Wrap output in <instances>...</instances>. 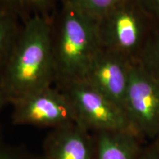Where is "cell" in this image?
<instances>
[{"instance_id":"cell-1","label":"cell","mask_w":159,"mask_h":159,"mask_svg":"<svg viewBox=\"0 0 159 159\" xmlns=\"http://www.w3.org/2000/svg\"><path fill=\"white\" fill-rule=\"evenodd\" d=\"M10 99L51 86L55 78L51 21L40 13L30 18L0 71Z\"/></svg>"},{"instance_id":"cell-2","label":"cell","mask_w":159,"mask_h":159,"mask_svg":"<svg viewBox=\"0 0 159 159\" xmlns=\"http://www.w3.org/2000/svg\"><path fill=\"white\" fill-rule=\"evenodd\" d=\"M58 27L53 39L55 78L60 83L83 80L102 48L97 22L65 0Z\"/></svg>"},{"instance_id":"cell-3","label":"cell","mask_w":159,"mask_h":159,"mask_svg":"<svg viewBox=\"0 0 159 159\" xmlns=\"http://www.w3.org/2000/svg\"><path fill=\"white\" fill-rule=\"evenodd\" d=\"M156 21L139 0H122L97 21L103 49L138 61Z\"/></svg>"},{"instance_id":"cell-4","label":"cell","mask_w":159,"mask_h":159,"mask_svg":"<svg viewBox=\"0 0 159 159\" xmlns=\"http://www.w3.org/2000/svg\"><path fill=\"white\" fill-rule=\"evenodd\" d=\"M74 109L77 123L89 132H130L139 134L124 109L84 80L61 83Z\"/></svg>"},{"instance_id":"cell-5","label":"cell","mask_w":159,"mask_h":159,"mask_svg":"<svg viewBox=\"0 0 159 159\" xmlns=\"http://www.w3.org/2000/svg\"><path fill=\"white\" fill-rule=\"evenodd\" d=\"M14 125L59 128L77 122L76 115L64 93L51 86L11 99Z\"/></svg>"},{"instance_id":"cell-6","label":"cell","mask_w":159,"mask_h":159,"mask_svg":"<svg viewBox=\"0 0 159 159\" xmlns=\"http://www.w3.org/2000/svg\"><path fill=\"white\" fill-rule=\"evenodd\" d=\"M124 109L142 139L158 136L159 83L136 61H130Z\"/></svg>"},{"instance_id":"cell-7","label":"cell","mask_w":159,"mask_h":159,"mask_svg":"<svg viewBox=\"0 0 159 159\" xmlns=\"http://www.w3.org/2000/svg\"><path fill=\"white\" fill-rule=\"evenodd\" d=\"M130 64L122 55L102 48L83 80L124 109Z\"/></svg>"},{"instance_id":"cell-8","label":"cell","mask_w":159,"mask_h":159,"mask_svg":"<svg viewBox=\"0 0 159 159\" xmlns=\"http://www.w3.org/2000/svg\"><path fill=\"white\" fill-rule=\"evenodd\" d=\"M42 159H95L91 132L75 122L51 129L42 144Z\"/></svg>"},{"instance_id":"cell-9","label":"cell","mask_w":159,"mask_h":159,"mask_svg":"<svg viewBox=\"0 0 159 159\" xmlns=\"http://www.w3.org/2000/svg\"><path fill=\"white\" fill-rule=\"evenodd\" d=\"M95 159H139L143 139L130 132H99L94 135Z\"/></svg>"},{"instance_id":"cell-10","label":"cell","mask_w":159,"mask_h":159,"mask_svg":"<svg viewBox=\"0 0 159 159\" xmlns=\"http://www.w3.org/2000/svg\"><path fill=\"white\" fill-rule=\"evenodd\" d=\"M16 13L6 7L0 8V71L9 57L19 33Z\"/></svg>"},{"instance_id":"cell-11","label":"cell","mask_w":159,"mask_h":159,"mask_svg":"<svg viewBox=\"0 0 159 159\" xmlns=\"http://www.w3.org/2000/svg\"><path fill=\"white\" fill-rule=\"evenodd\" d=\"M138 62L159 83V24L156 22Z\"/></svg>"},{"instance_id":"cell-12","label":"cell","mask_w":159,"mask_h":159,"mask_svg":"<svg viewBox=\"0 0 159 159\" xmlns=\"http://www.w3.org/2000/svg\"><path fill=\"white\" fill-rule=\"evenodd\" d=\"M83 14L98 21L122 0H66Z\"/></svg>"},{"instance_id":"cell-13","label":"cell","mask_w":159,"mask_h":159,"mask_svg":"<svg viewBox=\"0 0 159 159\" xmlns=\"http://www.w3.org/2000/svg\"><path fill=\"white\" fill-rule=\"evenodd\" d=\"M0 159H42L22 144H15L6 138L0 125Z\"/></svg>"},{"instance_id":"cell-14","label":"cell","mask_w":159,"mask_h":159,"mask_svg":"<svg viewBox=\"0 0 159 159\" xmlns=\"http://www.w3.org/2000/svg\"><path fill=\"white\" fill-rule=\"evenodd\" d=\"M52 0H0V6L6 7L15 13L21 9H33L40 12L51 4Z\"/></svg>"},{"instance_id":"cell-15","label":"cell","mask_w":159,"mask_h":159,"mask_svg":"<svg viewBox=\"0 0 159 159\" xmlns=\"http://www.w3.org/2000/svg\"><path fill=\"white\" fill-rule=\"evenodd\" d=\"M155 21L159 24V0H139Z\"/></svg>"},{"instance_id":"cell-16","label":"cell","mask_w":159,"mask_h":159,"mask_svg":"<svg viewBox=\"0 0 159 159\" xmlns=\"http://www.w3.org/2000/svg\"><path fill=\"white\" fill-rule=\"evenodd\" d=\"M139 159H159V148L157 143L143 148Z\"/></svg>"},{"instance_id":"cell-17","label":"cell","mask_w":159,"mask_h":159,"mask_svg":"<svg viewBox=\"0 0 159 159\" xmlns=\"http://www.w3.org/2000/svg\"><path fill=\"white\" fill-rule=\"evenodd\" d=\"M10 103H11V99L7 93L6 92L5 89H4L0 78V111L7 105H10Z\"/></svg>"},{"instance_id":"cell-18","label":"cell","mask_w":159,"mask_h":159,"mask_svg":"<svg viewBox=\"0 0 159 159\" xmlns=\"http://www.w3.org/2000/svg\"><path fill=\"white\" fill-rule=\"evenodd\" d=\"M156 142L157 143V144H158V148H159V135H158V136L156 139Z\"/></svg>"},{"instance_id":"cell-19","label":"cell","mask_w":159,"mask_h":159,"mask_svg":"<svg viewBox=\"0 0 159 159\" xmlns=\"http://www.w3.org/2000/svg\"><path fill=\"white\" fill-rule=\"evenodd\" d=\"M1 7H1V6H0V8H1Z\"/></svg>"}]
</instances>
